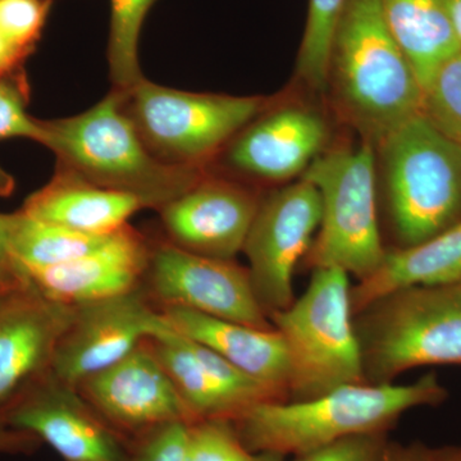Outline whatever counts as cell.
I'll use <instances>...</instances> for the list:
<instances>
[{
    "label": "cell",
    "instance_id": "6da1fadb",
    "mask_svg": "<svg viewBox=\"0 0 461 461\" xmlns=\"http://www.w3.org/2000/svg\"><path fill=\"white\" fill-rule=\"evenodd\" d=\"M324 94L342 122L373 147L423 113V87L388 29L381 0H348L333 33Z\"/></svg>",
    "mask_w": 461,
    "mask_h": 461
},
{
    "label": "cell",
    "instance_id": "7a4b0ae2",
    "mask_svg": "<svg viewBox=\"0 0 461 461\" xmlns=\"http://www.w3.org/2000/svg\"><path fill=\"white\" fill-rule=\"evenodd\" d=\"M447 396L429 372L412 384H346L314 399L258 403L230 423L249 453L296 456L348 437L387 433L406 411Z\"/></svg>",
    "mask_w": 461,
    "mask_h": 461
},
{
    "label": "cell",
    "instance_id": "3957f363",
    "mask_svg": "<svg viewBox=\"0 0 461 461\" xmlns=\"http://www.w3.org/2000/svg\"><path fill=\"white\" fill-rule=\"evenodd\" d=\"M124 99L126 91L112 89L84 113L41 121V145L56 154L57 168L160 211L202 180L208 168L157 159L127 114Z\"/></svg>",
    "mask_w": 461,
    "mask_h": 461
},
{
    "label": "cell",
    "instance_id": "277c9868",
    "mask_svg": "<svg viewBox=\"0 0 461 461\" xmlns=\"http://www.w3.org/2000/svg\"><path fill=\"white\" fill-rule=\"evenodd\" d=\"M375 150L393 248L414 247L460 222V144L420 113Z\"/></svg>",
    "mask_w": 461,
    "mask_h": 461
},
{
    "label": "cell",
    "instance_id": "5b68a950",
    "mask_svg": "<svg viewBox=\"0 0 461 461\" xmlns=\"http://www.w3.org/2000/svg\"><path fill=\"white\" fill-rule=\"evenodd\" d=\"M354 329L366 384H393L418 366H461V282L386 294L354 314Z\"/></svg>",
    "mask_w": 461,
    "mask_h": 461
},
{
    "label": "cell",
    "instance_id": "8992f818",
    "mask_svg": "<svg viewBox=\"0 0 461 461\" xmlns=\"http://www.w3.org/2000/svg\"><path fill=\"white\" fill-rule=\"evenodd\" d=\"M300 178L314 185L321 202L320 229L305 266L312 271L338 268L366 280L387 249L379 230L375 147L363 140L329 147Z\"/></svg>",
    "mask_w": 461,
    "mask_h": 461
},
{
    "label": "cell",
    "instance_id": "52a82bcc",
    "mask_svg": "<svg viewBox=\"0 0 461 461\" xmlns=\"http://www.w3.org/2000/svg\"><path fill=\"white\" fill-rule=\"evenodd\" d=\"M350 290L348 275L341 269H313L303 295L269 315L286 345L288 400L314 399L346 384H366Z\"/></svg>",
    "mask_w": 461,
    "mask_h": 461
},
{
    "label": "cell",
    "instance_id": "ba28073f",
    "mask_svg": "<svg viewBox=\"0 0 461 461\" xmlns=\"http://www.w3.org/2000/svg\"><path fill=\"white\" fill-rule=\"evenodd\" d=\"M273 99L190 93L144 78L126 91L124 109L157 159L167 165L208 168Z\"/></svg>",
    "mask_w": 461,
    "mask_h": 461
},
{
    "label": "cell",
    "instance_id": "9c48e42d",
    "mask_svg": "<svg viewBox=\"0 0 461 461\" xmlns=\"http://www.w3.org/2000/svg\"><path fill=\"white\" fill-rule=\"evenodd\" d=\"M321 202L313 184L299 178L263 195L242 253L266 314L293 304L294 273L320 229Z\"/></svg>",
    "mask_w": 461,
    "mask_h": 461
},
{
    "label": "cell",
    "instance_id": "30bf717a",
    "mask_svg": "<svg viewBox=\"0 0 461 461\" xmlns=\"http://www.w3.org/2000/svg\"><path fill=\"white\" fill-rule=\"evenodd\" d=\"M142 288L157 308H182L257 329H273L250 273L235 260L199 256L166 241L150 245Z\"/></svg>",
    "mask_w": 461,
    "mask_h": 461
},
{
    "label": "cell",
    "instance_id": "8fae6325",
    "mask_svg": "<svg viewBox=\"0 0 461 461\" xmlns=\"http://www.w3.org/2000/svg\"><path fill=\"white\" fill-rule=\"evenodd\" d=\"M324 115L308 103L273 99L215 158L224 176L257 186L299 180L330 147ZM213 162V163H214Z\"/></svg>",
    "mask_w": 461,
    "mask_h": 461
},
{
    "label": "cell",
    "instance_id": "7c38bea8",
    "mask_svg": "<svg viewBox=\"0 0 461 461\" xmlns=\"http://www.w3.org/2000/svg\"><path fill=\"white\" fill-rule=\"evenodd\" d=\"M171 329L144 288L75 306V314L54 355L51 375L77 387L120 362L139 345Z\"/></svg>",
    "mask_w": 461,
    "mask_h": 461
},
{
    "label": "cell",
    "instance_id": "4fadbf2b",
    "mask_svg": "<svg viewBox=\"0 0 461 461\" xmlns=\"http://www.w3.org/2000/svg\"><path fill=\"white\" fill-rule=\"evenodd\" d=\"M0 424L38 437L66 461H127L130 442L100 417L80 391L51 375L0 415Z\"/></svg>",
    "mask_w": 461,
    "mask_h": 461
},
{
    "label": "cell",
    "instance_id": "5bb4252c",
    "mask_svg": "<svg viewBox=\"0 0 461 461\" xmlns=\"http://www.w3.org/2000/svg\"><path fill=\"white\" fill-rule=\"evenodd\" d=\"M84 399L127 441L173 423H193L149 341L77 384Z\"/></svg>",
    "mask_w": 461,
    "mask_h": 461
},
{
    "label": "cell",
    "instance_id": "9a60e30c",
    "mask_svg": "<svg viewBox=\"0 0 461 461\" xmlns=\"http://www.w3.org/2000/svg\"><path fill=\"white\" fill-rule=\"evenodd\" d=\"M263 195L238 178L208 173L160 209L167 240L191 253L235 260L242 253Z\"/></svg>",
    "mask_w": 461,
    "mask_h": 461
},
{
    "label": "cell",
    "instance_id": "2e32d148",
    "mask_svg": "<svg viewBox=\"0 0 461 461\" xmlns=\"http://www.w3.org/2000/svg\"><path fill=\"white\" fill-rule=\"evenodd\" d=\"M74 314L75 306L48 299L27 277L0 300V415L50 375Z\"/></svg>",
    "mask_w": 461,
    "mask_h": 461
},
{
    "label": "cell",
    "instance_id": "e0dca14e",
    "mask_svg": "<svg viewBox=\"0 0 461 461\" xmlns=\"http://www.w3.org/2000/svg\"><path fill=\"white\" fill-rule=\"evenodd\" d=\"M148 341L193 421L230 420L258 403L278 402L256 379L172 326Z\"/></svg>",
    "mask_w": 461,
    "mask_h": 461
},
{
    "label": "cell",
    "instance_id": "ac0fdd59",
    "mask_svg": "<svg viewBox=\"0 0 461 461\" xmlns=\"http://www.w3.org/2000/svg\"><path fill=\"white\" fill-rule=\"evenodd\" d=\"M149 257L150 244L127 224L87 256L59 266L18 269L48 299L80 306L141 287Z\"/></svg>",
    "mask_w": 461,
    "mask_h": 461
},
{
    "label": "cell",
    "instance_id": "d6986e66",
    "mask_svg": "<svg viewBox=\"0 0 461 461\" xmlns=\"http://www.w3.org/2000/svg\"><path fill=\"white\" fill-rule=\"evenodd\" d=\"M173 329L221 355L277 397L288 400L290 362L281 333L182 308H162Z\"/></svg>",
    "mask_w": 461,
    "mask_h": 461
},
{
    "label": "cell",
    "instance_id": "ffe728a7",
    "mask_svg": "<svg viewBox=\"0 0 461 461\" xmlns=\"http://www.w3.org/2000/svg\"><path fill=\"white\" fill-rule=\"evenodd\" d=\"M141 209L144 205L135 196L96 186L57 168L53 178L32 194L21 211L44 222L105 235L127 226L130 218Z\"/></svg>",
    "mask_w": 461,
    "mask_h": 461
},
{
    "label": "cell",
    "instance_id": "44dd1931",
    "mask_svg": "<svg viewBox=\"0 0 461 461\" xmlns=\"http://www.w3.org/2000/svg\"><path fill=\"white\" fill-rule=\"evenodd\" d=\"M460 282L461 221L414 247L386 249L378 268L351 286V309L357 314L375 300L400 288Z\"/></svg>",
    "mask_w": 461,
    "mask_h": 461
},
{
    "label": "cell",
    "instance_id": "7402d4cb",
    "mask_svg": "<svg viewBox=\"0 0 461 461\" xmlns=\"http://www.w3.org/2000/svg\"><path fill=\"white\" fill-rule=\"evenodd\" d=\"M388 29L423 90L439 67L461 50L447 0H381Z\"/></svg>",
    "mask_w": 461,
    "mask_h": 461
},
{
    "label": "cell",
    "instance_id": "603a6c76",
    "mask_svg": "<svg viewBox=\"0 0 461 461\" xmlns=\"http://www.w3.org/2000/svg\"><path fill=\"white\" fill-rule=\"evenodd\" d=\"M115 232L105 235L81 232L36 220L20 211L14 213L9 260L20 269L59 266L104 247Z\"/></svg>",
    "mask_w": 461,
    "mask_h": 461
},
{
    "label": "cell",
    "instance_id": "cb8c5ba5",
    "mask_svg": "<svg viewBox=\"0 0 461 461\" xmlns=\"http://www.w3.org/2000/svg\"><path fill=\"white\" fill-rule=\"evenodd\" d=\"M158 0H111L108 66L113 89L131 90L144 80L139 41L149 11Z\"/></svg>",
    "mask_w": 461,
    "mask_h": 461
},
{
    "label": "cell",
    "instance_id": "d4e9b609",
    "mask_svg": "<svg viewBox=\"0 0 461 461\" xmlns=\"http://www.w3.org/2000/svg\"><path fill=\"white\" fill-rule=\"evenodd\" d=\"M54 0H0V77L20 71L35 50Z\"/></svg>",
    "mask_w": 461,
    "mask_h": 461
},
{
    "label": "cell",
    "instance_id": "484cf974",
    "mask_svg": "<svg viewBox=\"0 0 461 461\" xmlns=\"http://www.w3.org/2000/svg\"><path fill=\"white\" fill-rule=\"evenodd\" d=\"M348 0H309L296 60V77L318 94L326 91L327 66L333 33Z\"/></svg>",
    "mask_w": 461,
    "mask_h": 461
},
{
    "label": "cell",
    "instance_id": "4316f807",
    "mask_svg": "<svg viewBox=\"0 0 461 461\" xmlns=\"http://www.w3.org/2000/svg\"><path fill=\"white\" fill-rule=\"evenodd\" d=\"M423 114L461 145V50L439 67L424 90Z\"/></svg>",
    "mask_w": 461,
    "mask_h": 461
},
{
    "label": "cell",
    "instance_id": "83f0119b",
    "mask_svg": "<svg viewBox=\"0 0 461 461\" xmlns=\"http://www.w3.org/2000/svg\"><path fill=\"white\" fill-rule=\"evenodd\" d=\"M229 420H196L189 424L182 461H251Z\"/></svg>",
    "mask_w": 461,
    "mask_h": 461
},
{
    "label": "cell",
    "instance_id": "f1b7e54d",
    "mask_svg": "<svg viewBox=\"0 0 461 461\" xmlns=\"http://www.w3.org/2000/svg\"><path fill=\"white\" fill-rule=\"evenodd\" d=\"M29 87L18 72L0 77V140L5 139H30L41 144V121L26 111Z\"/></svg>",
    "mask_w": 461,
    "mask_h": 461
},
{
    "label": "cell",
    "instance_id": "f546056e",
    "mask_svg": "<svg viewBox=\"0 0 461 461\" xmlns=\"http://www.w3.org/2000/svg\"><path fill=\"white\" fill-rule=\"evenodd\" d=\"M388 444L387 433L351 436L296 455L291 461H379Z\"/></svg>",
    "mask_w": 461,
    "mask_h": 461
},
{
    "label": "cell",
    "instance_id": "4dcf8cb0",
    "mask_svg": "<svg viewBox=\"0 0 461 461\" xmlns=\"http://www.w3.org/2000/svg\"><path fill=\"white\" fill-rule=\"evenodd\" d=\"M189 424H168L132 439L127 461H182Z\"/></svg>",
    "mask_w": 461,
    "mask_h": 461
},
{
    "label": "cell",
    "instance_id": "1f68e13d",
    "mask_svg": "<svg viewBox=\"0 0 461 461\" xmlns=\"http://www.w3.org/2000/svg\"><path fill=\"white\" fill-rule=\"evenodd\" d=\"M42 442L32 433L0 424V455L32 454Z\"/></svg>",
    "mask_w": 461,
    "mask_h": 461
},
{
    "label": "cell",
    "instance_id": "d6a6232c",
    "mask_svg": "<svg viewBox=\"0 0 461 461\" xmlns=\"http://www.w3.org/2000/svg\"><path fill=\"white\" fill-rule=\"evenodd\" d=\"M379 461H429V447L420 444H388Z\"/></svg>",
    "mask_w": 461,
    "mask_h": 461
},
{
    "label": "cell",
    "instance_id": "836d02e7",
    "mask_svg": "<svg viewBox=\"0 0 461 461\" xmlns=\"http://www.w3.org/2000/svg\"><path fill=\"white\" fill-rule=\"evenodd\" d=\"M26 277L11 260L0 263V300L25 284Z\"/></svg>",
    "mask_w": 461,
    "mask_h": 461
},
{
    "label": "cell",
    "instance_id": "e575fe53",
    "mask_svg": "<svg viewBox=\"0 0 461 461\" xmlns=\"http://www.w3.org/2000/svg\"><path fill=\"white\" fill-rule=\"evenodd\" d=\"M14 221V213H0V263L9 260V239Z\"/></svg>",
    "mask_w": 461,
    "mask_h": 461
},
{
    "label": "cell",
    "instance_id": "d590c367",
    "mask_svg": "<svg viewBox=\"0 0 461 461\" xmlns=\"http://www.w3.org/2000/svg\"><path fill=\"white\" fill-rule=\"evenodd\" d=\"M429 461H461V447L446 446V447L429 448Z\"/></svg>",
    "mask_w": 461,
    "mask_h": 461
},
{
    "label": "cell",
    "instance_id": "8d00e7d4",
    "mask_svg": "<svg viewBox=\"0 0 461 461\" xmlns=\"http://www.w3.org/2000/svg\"><path fill=\"white\" fill-rule=\"evenodd\" d=\"M448 12L461 48V0H447Z\"/></svg>",
    "mask_w": 461,
    "mask_h": 461
},
{
    "label": "cell",
    "instance_id": "74e56055",
    "mask_svg": "<svg viewBox=\"0 0 461 461\" xmlns=\"http://www.w3.org/2000/svg\"><path fill=\"white\" fill-rule=\"evenodd\" d=\"M14 190V180L11 173L0 165V196H9Z\"/></svg>",
    "mask_w": 461,
    "mask_h": 461
},
{
    "label": "cell",
    "instance_id": "f35d334b",
    "mask_svg": "<svg viewBox=\"0 0 461 461\" xmlns=\"http://www.w3.org/2000/svg\"><path fill=\"white\" fill-rule=\"evenodd\" d=\"M286 457L282 455L273 453H259L254 454L251 461H285Z\"/></svg>",
    "mask_w": 461,
    "mask_h": 461
}]
</instances>
